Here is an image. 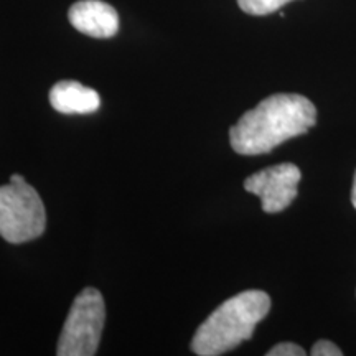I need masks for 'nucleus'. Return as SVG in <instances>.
<instances>
[{"mask_svg":"<svg viewBox=\"0 0 356 356\" xmlns=\"http://www.w3.org/2000/svg\"><path fill=\"white\" fill-rule=\"evenodd\" d=\"M269 310L270 297L262 291H244L231 297L200 325L191 351L198 356L225 355L249 340Z\"/></svg>","mask_w":356,"mask_h":356,"instance_id":"nucleus-2","label":"nucleus"},{"mask_svg":"<svg viewBox=\"0 0 356 356\" xmlns=\"http://www.w3.org/2000/svg\"><path fill=\"white\" fill-rule=\"evenodd\" d=\"M70 24L92 38H111L119 30V15L115 8L102 0H79L68 12Z\"/></svg>","mask_w":356,"mask_h":356,"instance_id":"nucleus-6","label":"nucleus"},{"mask_svg":"<svg viewBox=\"0 0 356 356\" xmlns=\"http://www.w3.org/2000/svg\"><path fill=\"white\" fill-rule=\"evenodd\" d=\"M267 356H304L305 350L296 343H279L266 353Z\"/></svg>","mask_w":356,"mask_h":356,"instance_id":"nucleus-9","label":"nucleus"},{"mask_svg":"<svg viewBox=\"0 0 356 356\" xmlns=\"http://www.w3.org/2000/svg\"><path fill=\"white\" fill-rule=\"evenodd\" d=\"M312 356H341L343 355V351L335 343H332V341L328 340H320L312 346V351H310Z\"/></svg>","mask_w":356,"mask_h":356,"instance_id":"nucleus-10","label":"nucleus"},{"mask_svg":"<svg viewBox=\"0 0 356 356\" xmlns=\"http://www.w3.org/2000/svg\"><path fill=\"white\" fill-rule=\"evenodd\" d=\"M317 122V109L305 96L273 95L241 115L229 129L236 154H267L292 137L302 136Z\"/></svg>","mask_w":356,"mask_h":356,"instance_id":"nucleus-1","label":"nucleus"},{"mask_svg":"<svg viewBox=\"0 0 356 356\" xmlns=\"http://www.w3.org/2000/svg\"><path fill=\"white\" fill-rule=\"evenodd\" d=\"M300 178L299 167L293 163H279L248 177L244 188L261 198L266 213H280L297 198Z\"/></svg>","mask_w":356,"mask_h":356,"instance_id":"nucleus-5","label":"nucleus"},{"mask_svg":"<svg viewBox=\"0 0 356 356\" xmlns=\"http://www.w3.org/2000/svg\"><path fill=\"white\" fill-rule=\"evenodd\" d=\"M106 322V305L101 292L86 287L71 305L65 327L58 340V356H92L101 343Z\"/></svg>","mask_w":356,"mask_h":356,"instance_id":"nucleus-4","label":"nucleus"},{"mask_svg":"<svg viewBox=\"0 0 356 356\" xmlns=\"http://www.w3.org/2000/svg\"><path fill=\"white\" fill-rule=\"evenodd\" d=\"M50 104L61 114H92L101 108V97L95 89L66 79L51 88Z\"/></svg>","mask_w":356,"mask_h":356,"instance_id":"nucleus-7","label":"nucleus"},{"mask_svg":"<svg viewBox=\"0 0 356 356\" xmlns=\"http://www.w3.org/2000/svg\"><path fill=\"white\" fill-rule=\"evenodd\" d=\"M289 2H292V0H238V6L249 15L262 17L279 10Z\"/></svg>","mask_w":356,"mask_h":356,"instance_id":"nucleus-8","label":"nucleus"},{"mask_svg":"<svg viewBox=\"0 0 356 356\" xmlns=\"http://www.w3.org/2000/svg\"><path fill=\"white\" fill-rule=\"evenodd\" d=\"M351 203L356 208V173H355V181H353V191H351Z\"/></svg>","mask_w":356,"mask_h":356,"instance_id":"nucleus-11","label":"nucleus"},{"mask_svg":"<svg viewBox=\"0 0 356 356\" xmlns=\"http://www.w3.org/2000/svg\"><path fill=\"white\" fill-rule=\"evenodd\" d=\"M44 226L47 211L38 191L13 173L10 184L0 186V236L10 244H22L40 238Z\"/></svg>","mask_w":356,"mask_h":356,"instance_id":"nucleus-3","label":"nucleus"}]
</instances>
